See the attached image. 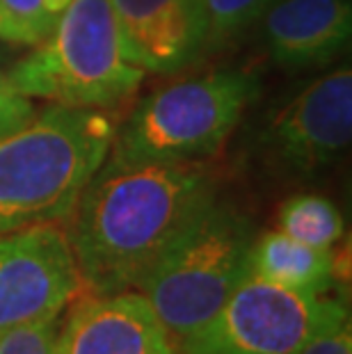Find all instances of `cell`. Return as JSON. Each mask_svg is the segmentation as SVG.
<instances>
[{
    "label": "cell",
    "instance_id": "6da1fadb",
    "mask_svg": "<svg viewBox=\"0 0 352 354\" xmlns=\"http://www.w3.org/2000/svg\"><path fill=\"white\" fill-rule=\"evenodd\" d=\"M206 165L163 160L101 165L71 210L69 243L94 295L138 290L160 256L215 201Z\"/></svg>",
    "mask_w": 352,
    "mask_h": 354
},
{
    "label": "cell",
    "instance_id": "7a4b0ae2",
    "mask_svg": "<svg viewBox=\"0 0 352 354\" xmlns=\"http://www.w3.org/2000/svg\"><path fill=\"white\" fill-rule=\"evenodd\" d=\"M115 133L99 108L57 105L0 138V236L66 220L106 162Z\"/></svg>",
    "mask_w": 352,
    "mask_h": 354
},
{
    "label": "cell",
    "instance_id": "3957f363",
    "mask_svg": "<svg viewBox=\"0 0 352 354\" xmlns=\"http://www.w3.org/2000/svg\"><path fill=\"white\" fill-rule=\"evenodd\" d=\"M7 78L28 99L108 108L136 92L145 71L126 50L110 0H71L50 35Z\"/></svg>",
    "mask_w": 352,
    "mask_h": 354
},
{
    "label": "cell",
    "instance_id": "277c9868",
    "mask_svg": "<svg viewBox=\"0 0 352 354\" xmlns=\"http://www.w3.org/2000/svg\"><path fill=\"white\" fill-rule=\"evenodd\" d=\"M252 243V222L215 199L142 279L138 292L176 343L204 327L250 272Z\"/></svg>",
    "mask_w": 352,
    "mask_h": 354
},
{
    "label": "cell",
    "instance_id": "5b68a950",
    "mask_svg": "<svg viewBox=\"0 0 352 354\" xmlns=\"http://www.w3.org/2000/svg\"><path fill=\"white\" fill-rule=\"evenodd\" d=\"M257 92V80L243 71H215L163 87L147 96L115 133L106 165L211 156Z\"/></svg>",
    "mask_w": 352,
    "mask_h": 354
},
{
    "label": "cell",
    "instance_id": "8992f818",
    "mask_svg": "<svg viewBox=\"0 0 352 354\" xmlns=\"http://www.w3.org/2000/svg\"><path fill=\"white\" fill-rule=\"evenodd\" d=\"M348 320L339 299L247 272L204 327L176 354H295L318 331Z\"/></svg>",
    "mask_w": 352,
    "mask_h": 354
},
{
    "label": "cell",
    "instance_id": "52a82bcc",
    "mask_svg": "<svg viewBox=\"0 0 352 354\" xmlns=\"http://www.w3.org/2000/svg\"><path fill=\"white\" fill-rule=\"evenodd\" d=\"M82 288L64 227L46 222L0 236V331L55 318Z\"/></svg>",
    "mask_w": 352,
    "mask_h": 354
},
{
    "label": "cell",
    "instance_id": "ba28073f",
    "mask_svg": "<svg viewBox=\"0 0 352 354\" xmlns=\"http://www.w3.org/2000/svg\"><path fill=\"white\" fill-rule=\"evenodd\" d=\"M352 138V71L348 66L311 82L268 128V145L284 165L311 171L334 160Z\"/></svg>",
    "mask_w": 352,
    "mask_h": 354
},
{
    "label": "cell",
    "instance_id": "9c48e42d",
    "mask_svg": "<svg viewBox=\"0 0 352 354\" xmlns=\"http://www.w3.org/2000/svg\"><path fill=\"white\" fill-rule=\"evenodd\" d=\"M126 50L142 71L183 69L208 41L204 0H110Z\"/></svg>",
    "mask_w": 352,
    "mask_h": 354
},
{
    "label": "cell",
    "instance_id": "30bf717a",
    "mask_svg": "<svg viewBox=\"0 0 352 354\" xmlns=\"http://www.w3.org/2000/svg\"><path fill=\"white\" fill-rule=\"evenodd\" d=\"M178 343L142 292L96 295L71 315L57 354H176Z\"/></svg>",
    "mask_w": 352,
    "mask_h": 354
},
{
    "label": "cell",
    "instance_id": "8fae6325",
    "mask_svg": "<svg viewBox=\"0 0 352 354\" xmlns=\"http://www.w3.org/2000/svg\"><path fill=\"white\" fill-rule=\"evenodd\" d=\"M350 32V0H275L266 10L268 46L286 69L329 62Z\"/></svg>",
    "mask_w": 352,
    "mask_h": 354
},
{
    "label": "cell",
    "instance_id": "7c38bea8",
    "mask_svg": "<svg viewBox=\"0 0 352 354\" xmlns=\"http://www.w3.org/2000/svg\"><path fill=\"white\" fill-rule=\"evenodd\" d=\"M250 272L295 290L325 292L334 279L332 250H320L270 231L252 243Z\"/></svg>",
    "mask_w": 352,
    "mask_h": 354
},
{
    "label": "cell",
    "instance_id": "4fadbf2b",
    "mask_svg": "<svg viewBox=\"0 0 352 354\" xmlns=\"http://www.w3.org/2000/svg\"><path fill=\"white\" fill-rule=\"evenodd\" d=\"M279 229L297 243L332 250L343 236V217L329 199L318 194H297L281 206Z\"/></svg>",
    "mask_w": 352,
    "mask_h": 354
},
{
    "label": "cell",
    "instance_id": "5bb4252c",
    "mask_svg": "<svg viewBox=\"0 0 352 354\" xmlns=\"http://www.w3.org/2000/svg\"><path fill=\"white\" fill-rule=\"evenodd\" d=\"M275 0H204L208 41L231 37L263 17Z\"/></svg>",
    "mask_w": 352,
    "mask_h": 354
},
{
    "label": "cell",
    "instance_id": "9a60e30c",
    "mask_svg": "<svg viewBox=\"0 0 352 354\" xmlns=\"http://www.w3.org/2000/svg\"><path fill=\"white\" fill-rule=\"evenodd\" d=\"M59 315L0 331V354H57Z\"/></svg>",
    "mask_w": 352,
    "mask_h": 354
},
{
    "label": "cell",
    "instance_id": "2e32d148",
    "mask_svg": "<svg viewBox=\"0 0 352 354\" xmlns=\"http://www.w3.org/2000/svg\"><path fill=\"white\" fill-rule=\"evenodd\" d=\"M12 21L26 32L30 44H39L55 28L59 14L71 0H0Z\"/></svg>",
    "mask_w": 352,
    "mask_h": 354
},
{
    "label": "cell",
    "instance_id": "e0dca14e",
    "mask_svg": "<svg viewBox=\"0 0 352 354\" xmlns=\"http://www.w3.org/2000/svg\"><path fill=\"white\" fill-rule=\"evenodd\" d=\"M35 117V105L26 94L12 85L10 78L0 73V138L24 128Z\"/></svg>",
    "mask_w": 352,
    "mask_h": 354
},
{
    "label": "cell",
    "instance_id": "ac0fdd59",
    "mask_svg": "<svg viewBox=\"0 0 352 354\" xmlns=\"http://www.w3.org/2000/svg\"><path fill=\"white\" fill-rule=\"evenodd\" d=\"M295 354H352V334L350 320L332 325L318 331L311 341H306Z\"/></svg>",
    "mask_w": 352,
    "mask_h": 354
},
{
    "label": "cell",
    "instance_id": "d6986e66",
    "mask_svg": "<svg viewBox=\"0 0 352 354\" xmlns=\"http://www.w3.org/2000/svg\"><path fill=\"white\" fill-rule=\"evenodd\" d=\"M0 39L12 41V44H30L24 30H21L17 24H14L10 14L5 12L3 3H0Z\"/></svg>",
    "mask_w": 352,
    "mask_h": 354
}]
</instances>
